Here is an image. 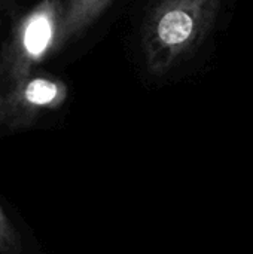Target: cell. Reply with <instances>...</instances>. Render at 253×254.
I'll return each instance as SVG.
<instances>
[{
  "label": "cell",
  "mask_w": 253,
  "mask_h": 254,
  "mask_svg": "<svg viewBox=\"0 0 253 254\" xmlns=\"http://www.w3.org/2000/svg\"><path fill=\"white\" fill-rule=\"evenodd\" d=\"M222 0H160L148 13L142 49L149 73L167 74L203 43Z\"/></svg>",
  "instance_id": "obj_1"
},
{
  "label": "cell",
  "mask_w": 253,
  "mask_h": 254,
  "mask_svg": "<svg viewBox=\"0 0 253 254\" xmlns=\"http://www.w3.org/2000/svg\"><path fill=\"white\" fill-rule=\"evenodd\" d=\"M63 0H42L18 24L6 51V68L16 86L25 82L31 68L54 46H60V25L64 12Z\"/></svg>",
  "instance_id": "obj_2"
},
{
  "label": "cell",
  "mask_w": 253,
  "mask_h": 254,
  "mask_svg": "<svg viewBox=\"0 0 253 254\" xmlns=\"http://www.w3.org/2000/svg\"><path fill=\"white\" fill-rule=\"evenodd\" d=\"M18 95L24 109H57L64 103L67 88L63 82L55 79L34 77L18 85Z\"/></svg>",
  "instance_id": "obj_3"
},
{
  "label": "cell",
  "mask_w": 253,
  "mask_h": 254,
  "mask_svg": "<svg viewBox=\"0 0 253 254\" xmlns=\"http://www.w3.org/2000/svg\"><path fill=\"white\" fill-rule=\"evenodd\" d=\"M113 0H69L60 25L58 43H64L70 37L76 36L86 27H89Z\"/></svg>",
  "instance_id": "obj_4"
},
{
  "label": "cell",
  "mask_w": 253,
  "mask_h": 254,
  "mask_svg": "<svg viewBox=\"0 0 253 254\" xmlns=\"http://www.w3.org/2000/svg\"><path fill=\"white\" fill-rule=\"evenodd\" d=\"M16 246L15 231L0 207V252H12Z\"/></svg>",
  "instance_id": "obj_5"
}]
</instances>
